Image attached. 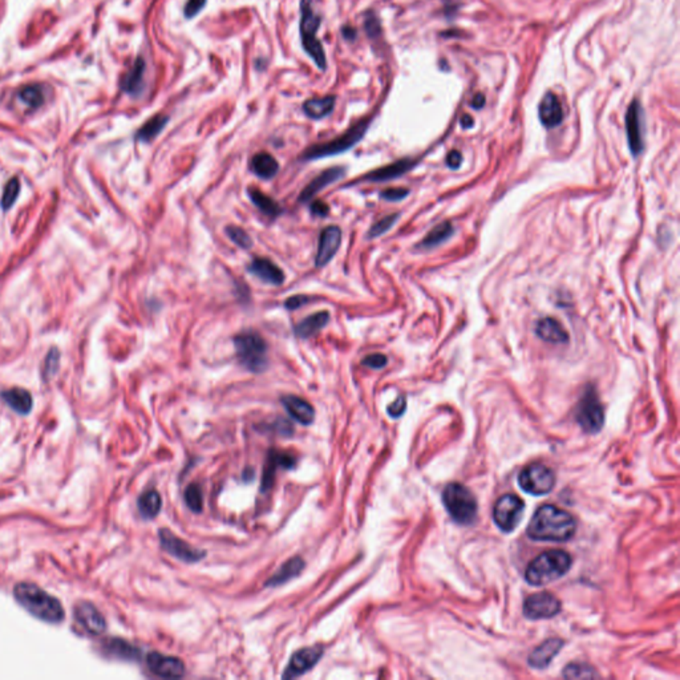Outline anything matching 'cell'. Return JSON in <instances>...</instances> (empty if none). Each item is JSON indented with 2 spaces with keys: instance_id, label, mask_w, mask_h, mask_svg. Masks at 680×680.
<instances>
[{
  "instance_id": "obj_36",
  "label": "cell",
  "mask_w": 680,
  "mask_h": 680,
  "mask_svg": "<svg viewBox=\"0 0 680 680\" xmlns=\"http://www.w3.org/2000/svg\"><path fill=\"white\" fill-rule=\"evenodd\" d=\"M225 232H226L227 237L230 238L241 249L249 250L253 246V239H252V237L249 236V233L245 229H242L239 226L230 225V226H226V230Z\"/></svg>"
},
{
  "instance_id": "obj_31",
  "label": "cell",
  "mask_w": 680,
  "mask_h": 680,
  "mask_svg": "<svg viewBox=\"0 0 680 680\" xmlns=\"http://www.w3.org/2000/svg\"><path fill=\"white\" fill-rule=\"evenodd\" d=\"M453 233H455V229H453L451 222H442L440 225H437L436 227H433L428 233L424 239L417 245V247L423 249V250H432V249L440 246L446 239L452 237Z\"/></svg>"
},
{
  "instance_id": "obj_7",
  "label": "cell",
  "mask_w": 680,
  "mask_h": 680,
  "mask_svg": "<svg viewBox=\"0 0 680 680\" xmlns=\"http://www.w3.org/2000/svg\"><path fill=\"white\" fill-rule=\"evenodd\" d=\"M443 503L451 517L461 525H468L477 517L475 494L459 482L446 485L443 491Z\"/></svg>"
},
{
  "instance_id": "obj_4",
  "label": "cell",
  "mask_w": 680,
  "mask_h": 680,
  "mask_svg": "<svg viewBox=\"0 0 680 680\" xmlns=\"http://www.w3.org/2000/svg\"><path fill=\"white\" fill-rule=\"evenodd\" d=\"M238 360L254 374L263 372L269 365V347L263 336L254 330H245L234 338Z\"/></svg>"
},
{
  "instance_id": "obj_14",
  "label": "cell",
  "mask_w": 680,
  "mask_h": 680,
  "mask_svg": "<svg viewBox=\"0 0 680 680\" xmlns=\"http://www.w3.org/2000/svg\"><path fill=\"white\" fill-rule=\"evenodd\" d=\"M323 654H324V650L320 646L298 650L297 652L293 654L288 665L286 667L282 678L284 679H293V678H298V677L304 675L313 667L317 665V662L320 661Z\"/></svg>"
},
{
  "instance_id": "obj_15",
  "label": "cell",
  "mask_w": 680,
  "mask_h": 680,
  "mask_svg": "<svg viewBox=\"0 0 680 680\" xmlns=\"http://www.w3.org/2000/svg\"><path fill=\"white\" fill-rule=\"evenodd\" d=\"M146 665L155 675L164 679H177L185 675L184 662L175 656L150 652L146 658Z\"/></svg>"
},
{
  "instance_id": "obj_40",
  "label": "cell",
  "mask_w": 680,
  "mask_h": 680,
  "mask_svg": "<svg viewBox=\"0 0 680 680\" xmlns=\"http://www.w3.org/2000/svg\"><path fill=\"white\" fill-rule=\"evenodd\" d=\"M19 191H20V185H19V181L17 178H12L7 182L6 188H4V191H3V197H1V206L4 210H8L11 206L15 204L16 198L19 195Z\"/></svg>"
},
{
  "instance_id": "obj_48",
  "label": "cell",
  "mask_w": 680,
  "mask_h": 680,
  "mask_svg": "<svg viewBox=\"0 0 680 680\" xmlns=\"http://www.w3.org/2000/svg\"><path fill=\"white\" fill-rule=\"evenodd\" d=\"M310 301H311L310 297H306V295H294V297L288 298L285 302L286 308H288V310H297V308L302 307L303 304H307Z\"/></svg>"
},
{
  "instance_id": "obj_9",
  "label": "cell",
  "mask_w": 680,
  "mask_h": 680,
  "mask_svg": "<svg viewBox=\"0 0 680 680\" xmlns=\"http://www.w3.org/2000/svg\"><path fill=\"white\" fill-rule=\"evenodd\" d=\"M521 489L533 496H543L550 493L555 485L554 472L543 464L534 462L523 468L518 476Z\"/></svg>"
},
{
  "instance_id": "obj_49",
  "label": "cell",
  "mask_w": 680,
  "mask_h": 680,
  "mask_svg": "<svg viewBox=\"0 0 680 680\" xmlns=\"http://www.w3.org/2000/svg\"><path fill=\"white\" fill-rule=\"evenodd\" d=\"M462 161H464V159H462L461 152H459V150H451L448 153V156H446V166L449 169L456 171V169H459L460 166H461Z\"/></svg>"
},
{
  "instance_id": "obj_41",
  "label": "cell",
  "mask_w": 680,
  "mask_h": 680,
  "mask_svg": "<svg viewBox=\"0 0 680 680\" xmlns=\"http://www.w3.org/2000/svg\"><path fill=\"white\" fill-rule=\"evenodd\" d=\"M564 675L566 678H594L597 672L585 665H569L565 668Z\"/></svg>"
},
{
  "instance_id": "obj_24",
  "label": "cell",
  "mask_w": 680,
  "mask_h": 680,
  "mask_svg": "<svg viewBox=\"0 0 680 680\" xmlns=\"http://www.w3.org/2000/svg\"><path fill=\"white\" fill-rule=\"evenodd\" d=\"M564 646V640L558 638H552L539 645L529 656V665L534 668H545L550 665L554 656L561 651Z\"/></svg>"
},
{
  "instance_id": "obj_47",
  "label": "cell",
  "mask_w": 680,
  "mask_h": 680,
  "mask_svg": "<svg viewBox=\"0 0 680 680\" xmlns=\"http://www.w3.org/2000/svg\"><path fill=\"white\" fill-rule=\"evenodd\" d=\"M58 367H59V351L56 348H53L48 354L47 360H46V367H44L46 376L53 375L56 372Z\"/></svg>"
},
{
  "instance_id": "obj_10",
  "label": "cell",
  "mask_w": 680,
  "mask_h": 680,
  "mask_svg": "<svg viewBox=\"0 0 680 680\" xmlns=\"http://www.w3.org/2000/svg\"><path fill=\"white\" fill-rule=\"evenodd\" d=\"M525 503L516 494L501 496L493 507V518L496 525L505 533L513 532L521 521Z\"/></svg>"
},
{
  "instance_id": "obj_6",
  "label": "cell",
  "mask_w": 680,
  "mask_h": 680,
  "mask_svg": "<svg viewBox=\"0 0 680 680\" xmlns=\"http://www.w3.org/2000/svg\"><path fill=\"white\" fill-rule=\"evenodd\" d=\"M371 121H372V117L363 119V120L358 121L356 124H354L352 127L347 129L343 134L338 136L336 139H333L331 141L315 143V145L307 148L303 152L302 159H324V157L336 156V155H340L343 152H347L354 145H356V143H359L363 139L365 132L368 130V127L371 124Z\"/></svg>"
},
{
  "instance_id": "obj_32",
  "label": "cell",
  "mask_w": 680,
  "mask_h": 680,
  "mask_svg": "<svg viewBox=\"0 0 680 680\" xmlns=\"http://www.w3.org/2000/svg\"><path fill=\"white\" fill-rule=\"evenodd\" d=\"M249 197H250L254 205L258 207V210L262 211L265 216H268L270 218H275L282 213L281 205L274 198H271L270 195L261 191V190L255 189V188L249 189Z\"/></svg>"
},
{
  "instance_id": "obj_18",
  "label": "cell",
  "mask_w": 680,
  "mask_h": 680,
  "mask_svg": "<svg viewBox=\"0 0 680 680\" xmlns=\"http://www.w3.org/2000/svg\"><path fill=\"white\" fill-rule=\"evenodd\" d=\"M345 173H346V169L343 166H335V168L326 169L324 172H322L317 177H315L313 181H310L308 185L302 190L299 202L311 201L317 193H320L322 190L326 189L329 185H331L333 182L339 181L340 178H343Z\"/></svg>"
},
{
  "instance_id": "obj_46",
  "label": "cell",
  "mask_w": 680,
  "mask_h": 680,
  "mask_svg": "<svg viewBox=\"0 0 680 680\" xmlns=\"http://www.w3.org/2000/svg\"><path fill=\"white\" fill-rule=\"evenodd\" d=\"M406 408H407V399L404 396H399L392 404H390V407L387 408V412L391 417L397 419L406 412Z\"/></svg>"
},
{
  "instance_id": "obj_44",
  "label": "cell",
  "mask_w": 680,
  "mask_h": 680,
  "mask_svg": "<svg viewBox=\"0 0 680 680\" xmlns=\"http://www.w3.org/2000/svg\"><path fill=\"white\" fill-rule=\"evenodd\" d=\"M388 363V359L383 354H369L362 360L364 367L372 368V369H381Z\"/></svg>"
},
{
  "instance_id": "obj_19",
  "label": "cell",
  "mask_w": 680,
  "mask_h": 680,
  "mask_svg": "<svg viewBox=\"0 0 680 680\" xmlns=\"http://www.w3.org/2000/svg\"><path fill=\"white\" fill-rule=\"evenodd\" d=\"M250 274L270 285L281 286L285 282V272L279 269L271 259L263 256H255L247 266Z\"/></svg>"
},
{
  "instance_id": "obj_26",
  "label": "cell",
  "mask_w": 680,
  "mask_h": 680,
  "mask_svg": "<svg viewBox=\"0 0 680 680\" xmlns=\"http://www.w3.org/2000/svg\"><path fill=\"white\" fill-rule=\"evenodd\" d=\"M330 322V313L329 311H317L315 314L310 317H304L297 326H295V333L298 338L307 339L314 336L319 333L322 329L327 326Z\"/></svg>"
},
{
  "instance_id": "obj_3",
  "label": "cell",
  "mask_w": 680,
  "mask_h": 680,
  "mask_svg": "<svg viewBox=\"0 0 680 680\" xmlns=\"http://www.w3.org/2000/svg\"><path fill=\"white\" fill-rule=\"evenodd\" d=\"M571 557L564 550L539 554L525 571V579L533 586L548 585L564 577L571 568Z\"/></svg>"
},
{
  "instance_id": "obj_45",
  "label": "cell",
  "mask_w": 680,
  "mask_h": 680,
  "mask_svg": "<svg viewBox=\"0 0 680 680\" xmlns=\"http://www.w3.org/2000/svg\"><path fill=\"white\" fill-rule=\"evenodd\" d=\"M205 4L206 0H188L184 7V15L188 19H193L202 11Z\"/></svg>"
},
{
  "instance_id": "obj_50",
  "label": "cell",
  "mask_w": 680,
  "mask_h": 680,
  "mask_svg": "<svg viewBox=\"0 0 680 680\" xmlns=\"http://www.w3.org/2000/svg\"><path fill=\"white\" fill-rule=\"evenodd\" d=\"M329 213H330V207H329V205L326 202L317 200V201H314L311 204V214L313 216H315V217H327Z\"/></svg>"
},
{
  "instance_id": "obj_39",
  "label": "cell",
  "mask_w": 680,
  "mask_h": 680,
  "mask_svg": "<svg viewBox=\"0 0 680 680\" xmlns=\"http://www.w3.org/2000/svg\"><path fill=\"white\" fill-rule=\"evenodd\" d=\"M399 217H400L399 213H394V214L385 216L384 218H381L376 223H374L372 227L368 232V238L372 239V238H378L380 236H383V234H385L395 225L396 221L399 220Z\"/></svg>"
},
{
  "instance_id": "obj_12",
  "label": "cell",
  "mask_w": 680,
  "mask_h": 680,
  "mask_svg": "<svg viewBox=\"0 0 680 680\" xmlns=\"http://www.w3.org/2000/svg\"><path fill=\"white\" fill-rule=\"evenodd\" d=\"M561 611V602L550 593H538L523 603V616L529 619H549Z\"/></svg>"
},
{
  "instance_id": "obj_8",
  "label": "cell",
  "mask_w": 680,
  "mask_h": 680,
  "mask_svg": "<svg viewBox=\"0 0 680 680\" xmlns=\"http://www.w3.org/2000/svg\"><path fill=\"white\" fill-rule=\"evenodd\" d=\"M577 421L587 433H597L604 423V412L601 400L593 385H589L577 408Z\"/></svg>"
},
{
  "instance_id": "obj_34",
  "label": "cell",
  "mask_w": 680,
  "mask_h": 680,
  "mask_svg": "<svg viewBox=\"0 0 680 680\" xmlns=\"http://www.w3.org/2000/svg\"><path fill=\"white\" fill-rule=\"evenodd\" d=\"M168 121H169V117L165 114L153 116L137 132V136H136L137 140H140L143 143H150L152 140H155L159 136V133L162 132V129L166 127Z\"/></svg>"
},
{
  "instance_id": "obj_23",
  "label": "cell",
  "mask_w": 680,
  "mask_h": 680,
  "mask_svg": "<svg viewBox=\"0 0 680 680\" xmlns=\"http://www.w3.org/2000/svg\"><path fill=\"white\" fill-rule=\"evenodd\" d=\"M415 161L411 159H403L396 161L394 164H390L387 166L379 168L371 173L367 174L364 180L372 181V182H384V181H391L397 177H401L403 174L410 172L415 166Z\"/></svg>"
},
{
  "instance_id": "obj_54",
  "label": "cell",
  "mask_w": 680,
  "mask_h": 680,
  "mask_svg": "<svg viewBox=\"0 0 680 680\" xmlns=\"http://www.w3.org/2000/svg\"><path fill=\"white\" fill-rule=\"evenodd\" d=\"M343 36H345L346 39H348V40H354V39H355V36H356V32H355L354 28H351V27H348L347 26V27H345V28H343Z\"/></svg>"
},
{
  "instance_id": "obj_38",
  "label": "cell",
  "mask_w": 680,
  "mask_h": 680,
  "mask_svg": "<svg viewBox=\"0 0 680 680\" xmlns=\"http://www.w3.org/2000/svg\"><path fill=\"white\" fill-rule=\"evenodd\" d=\"M20 100L31 108H37L44 103V92L40 87H26L19 94Z\"/></svg>"
},
{
  "instance_id": "obj_42",
  "label": "cell",
  "mask_w": 680,
  "mask_h": 680,
  "mask_svg": "<svg viewBox=\"0 0 680 680\" xmlns=\"http://www.w3.org/2000/svg\"><path fill=\"white\" fill-rule=\"evenodd\" d=\"M110 650L114 655L121 656V658H128V659L136 658V655H137V650L132 647L130 645H128L127 642H124V640H112Z\"/></svg>"
},
{
  "instance_id": "obj_16",
  "label": "cell",
  "mask_w": 680,
  "mask_h": 680,
  "mask_svg": "<svg viewBox=\"0 0 680 680\" xmlns=\"http://www.w3.org/2000/svg\"><path fill=\"white\" fill-rule=\"evenodd\" d=\"M342 243V230L338 226H327L322 230L317 243L315 266L317 269L330 263Z\"/></svg>"
},
{
  "instance_id": "obj_17",
  "label": "cell",
  "mask_w": 680,
  "mask_h": 680,
  "mask_svg": "<svg viewBox=\"0 0 680 680\" xmlns=\"http://www.w3.org/2000/svg\"><path fill=\"white\" fill-rule=\"evenodd\" d=\"M75 619L80 626L91 635L104 633L107 623L103 614L89 602H80L73 610Z\"/></svg>"
},
{
  "instance_id": "obj_43",
  "label": "cell",
  "mask_w": 680,
  "mask_h": 680,
  "mask_svg": "<svg viewBox=\"0 0 680 680\" xmlns=\"http://www.w3.org/2000/svg\"><path fill=\"white\" fill-rule=\"evenodd\" d=\"M408 194H410V190L406 189V188H390V189L383 190L380 193V197L385 201H390V202H397V201L404 200Z\"/></svg>"
},
{
  "instance_id": "obj_1",
  "label": "cell",
  "mask_w": 680,
  "mask_h": 680,
  "mask_svg": "<svg viewBox=\"0 0 680 680\" xmlns=\"http://www.w3.org/2000/svg\"><path fill=\"white\" fill-rule=\"evenodd\" d=\"M577 522L569 512L555 505L538 507L526 533L533 541L565 542L574 536Z\"/></svg>"
},
{
  "instance_id": "obj_29",
  "label": "cell",
  "mask_w": 680,
  "mask_h": 680,
  "mask_svg": "<svg viewBox=\"0 0 680 680\" xmlns=\"http://www.w3.org/2000/svg\"><path fill=\"white\" fill-rule=\"evenodd\" d=\"M335 103H336V97L333 95L310 98L303 104V111L307 117L314 119V120H320V119L329 116L333 111Z\"/></svg>"
},
{
  "instance_id": "obj_2",
  "label": "cell",
  "mask_w": 680,
  "mask_h": 680,
  "mask_svg": "<svg viewBox=\"0 0 680 680\" xmlns=\"http://www.w3.org/2000/svg\"><path fill=\"white\" fill-rule=\"evenodd\" d=\"M14 597L21 607L30 614L48 623H59L65 617L63 606L47 591L32 584H17L14 589Z\"/></svg>"
},
{
  "instance_id": "obj_21",
  "label": "cell",
  "mask_w": 680,
  "mask_h": 680,
  "mask_svg": "<svg viewBox=\"0 0 680 680\" xmlns=\"http://www.w3.org/2000/svg\"><path fill=\"white\" fill-rule=\"evenodd\" d=\"M534 333L539 339L553 345H564L569 342V333L564 326L554 317H546L539 319L536 324Z\"/></svg>"
},
{
  "instance_id": "obj_13",
  "label": "cell",
  "mask_w": 680,
  "mask_h": 680,
  "mask_svg": "<svg viewBox=\"0 0 680 680\" xmlns=\"http://www.w3.org/2000/svg\"><path fill=\"white\" fill-rule=\"evenodd\" d=\"M626 134L629 148L633 156L642 153L645 148L643 141V110L638 100H634L626 112Z\"/></svg>"
},
{
  "instance_id": "obj_11",
  "label": "cell",
  "mask_w": 680,
  "mask_h": 680,
  "mask_svg": "<svg viewBox=\"0 0 680 680\" xmlns=\"http://www.w3.org/2000/svg\"><path fill=\"white\" fill-rule=\"evenodd\" d=\"M159 537L162 549L185 564H195L206 557V552L177 537L169 529H159Z\"/></svg>"
},
{
  "instance_id": "obj_20",
  "label": "cell",
  "mask_w": 680,
  "mask_h": 680,
  "mask_svg": "<svg viewBox=\"0 0 680 680\" xmlns=\"http://www.w3.org/2000/svg\"><path fill=\"white\" fill-rule=\"evenodd\" d=\"M281 401L288 415L302 426H310L314 423L315 410L307 400L299 396L286 395Z\"/></svg>"
},
{
  "instance_id": "obj_51",
  "label": "cell",
  "mask_w": 680,
  "mask_h": 680,
  "mask_svg": "<svg viewBox=\"0 0 680 680\" xmlns=\"http://www.w3.org/2000/svg\"><path fill=\"white\" fill-rule=\"evenodd\" d=\"M365 30H367V32H368L371 36L378 35L380 30L379 21H378L376 19H371V17H368V19L365 20Z\"/></svg>"
},
{
  "instance_id": "obj_52",
  "label": "cell",
  "mask_w": 680,
  "mask_h": 680,
  "mask_svg": "<svg viewBox=\"0 0 680 680\" xmlns=\"http://www.w3.org/2000/svg\"><path fill=\"white\" fill-rule=\"evenodd\" d=\"M484 105H485V97H484V95H481V94L476 95L473 97V100H472V107L475 110H481Z\"/></svg>"
},
{
  "instance_id": "obj_27",
  "label": "cell",
  "mask_w": 680,
  "mask_h": 680,
  "mask_svg": "<svg viewBox=\"0 0 680 680\" xmlns=\"http://www.w3.org/2000/svg\"><path fill=\"white\" fill-rule=\"evenodd\" d=\"M303 569H304V561L301 557H293L285 562L281 566V569L278 570L270 579L266 581V586L275 587V586L284 585L286 582L291 581L293 578L298 577Z\"/></svg>"
},
{
  "instance_id": "obj_25",
  "label": "cell",
  "mask_w": 680,
  "mask_h": 680,
  "mask_svg": "<svg viewBox=\"0 0 680 680\" xmlns=\"http://www.w3.org/2000/svg\"><path fill=\"white\" fill-rule=\"evenodd\" d=\"M295 462L297 460L294 456L291 455H287V453H284V452H277V451H271L270 452L269 461L266 464V468H265V472H263V480H262V491H268L269 488H271L272 485V481H274V477H275V472L278 468H285V469H291L293 467H295Z\"/></svg>"
},
{
  "instance_id": "obj_33",
  "label": "cell",
  "mask_w": 680,
  "mask_h": 680,
  "mask_svg": "<svg viewBox=\"0 0 680 680\" xmlns=\"http://www.w3.org/2000/svg\"><path fill=\"white\" fill-rule=\"evenodd\" d=\"M139 510L145 520H152L159 516L162 507V500L157 491H148L143 493L139 498Z\"/></svg>"
},
{
  "instance_id": "obj_35",
  "label": "cell",
  "mask_w": 680,
  "mask_h": 680,
  "mask_svg": "<svg viewBox=\"0 0 680 680\" xmlns=\"http://www.w3.org/2000/svg\"><path fill=\"white\" fill-rule=\"evenodd\" d=\"M143 73H145V62L143 59L139 58L123 81L124 91L130 95H137L143 88Z\"/></svg>"
},
{
  "instance_id": "obj_5",
  "label": "cell",
  "mask_w": 680,
  "mask_h": 680,
  "mask_svg": "<svg viewBox=\"0 0 680 680\" xmlns=\"http://www.w3.org/2000/svg\"><path fill=\"white\" fill-rule=\"evenodd\" d=\"M320 21L322 19L314 11L311 0H301L299 32H301L302 47L304 48L306 53L315 62L320 71H326L327 59H326L324 48L322 47L317 37Z\"/></svg>"
},
{
  "instance_id": "obj_37",
  "label": "cell",
  "mask_w": 680,
  "mask_h": 680,
  "mask_svg": "<svg viewBox=\"0 0 680 680\" xmlns=\"http://www.w3.org/2000/svg\"><path fill=\"white\" fill-rule=\"evenodd\" d=\"M185 503L186 505L189 507L190 510L195 512V513H200L204 507V496H202V491L200 488V485L197 484H190L189 487L186 488L185 491Z\"/></svg>"
},
{
  "instance_id": "obj_30",
  "label": "cell",
  "mask_w": 680,
  "mask_h": 680,
  "mask_svg": "<svg viewBox=\"0 0 680 680\" xmlns=\"http://www.w3.org/2000/svg\"><path fill=\"white\" fill-rule=\"evenodd\" d=\"M3 400L20 415H27L32 410V396L23 388H11L1 394Z\"/></svg>"
},
{
  "instance_id": "obj_53",
  "label": "cell",
  "mask_w": 680,
  "mask_h": 680,
  "mask_svg": "<svg viewBox=\"0 0 680 680\" xmlns=\"http://www.w3.org/2000/svg\"><path fill=\"white\" fill-rule=\"evenodd\" d=\"M460 123H461V127L465 128V129L472 128L473 125H475V120H473V117H471L469 114H464Z\"/></svg>"
},
{
  "instance_id": "obj_22",
  "label": "cell",
  "mask_w": 680,
  "mask_h": 680,
  "mask_svg": "<svg viewBox=\"0 0 680 680\" xmlns=\"http://www.w3.org/2000/svg\"><path fill=\"white\" fill-rule=\"evenodd\" d=\"M538 116L543 127H558L564 120V111L558 97L552 92L543 96L538 107Z\"/></svg>"
},
{
  "instance_id": "obj_28",
  "label": "cell",
  "mask_w": 680,
  "mask_h": 680,
  "mask_svg": "<svg viewBox=\"0 0 680 680\" xmlns=\"http://www.w3.org/2000/svg\"><path fill=\"white\" fill-rule=\"evenodd\" d=\"M250 168L254 174L263 180H270L279 172L278 161L268 152H261L253 156L250 161Z\"/></svg>"
}]
</instances>
